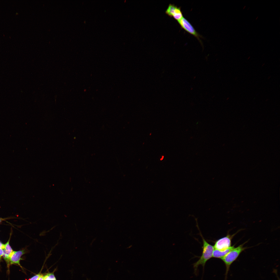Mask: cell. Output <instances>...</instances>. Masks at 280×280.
<instances>
[{"instance_id":"obj_7","label":"cell","mask_w":280,"mask_h":280,"mask_svg":"<svg viewBox=\"0 0 280 280\" xmlns=\"http://www.w3.org/2000/svg\"><path fill=\"white\" fill-rule=\"evenodd\" d=\"M234 246V245L231 246L226 250L223 251H220L214 249L212 257L221 259L229 251L234 248L235 247Z\"/></svg>"},{"instance_id":"obj_16","label":"cell","mask_w":280,"mask_h":280,"mask_svg":"<svg viewBox=\"0 0 280 280\" xmlns=\"http://www.w3.org/2000/svg\"><path fill=\"white\" fill-rule=\"evenodd\" d=\"M270 78V76H269V78H268V79H269V78Z\"/></svg>"},{"instance_id":"obj_5","label":"cell","mask_w":280,"mask_h":280,"mask_svg":"<svg viewBox=\"0 0 280 280\" xmlns=\"http://www.w3.org/2000/svg\"><path fill=\"white\" fill-rule=\"evenodd\" d=\"M165 12L169 16L173 17L177 21L180 20L183 17L180 8L178 7L173 4L169 5Z\"/></svg>"},{"instance_id":"obj_15","label":"cell","mask_w":280,"mask_h":280,"mask_svg":"<svg viewBox=\"0 0 280 280\" xmlns=\"http://www.w3.org/2000/svg\"><path fill=\"white\" fill-rule=\"evenodd\" d=\"M264 65V64H263L262 65V66H263V65Z\"/></svg>"},{"instance_id":"obj_11","label":"cell","mask_w":280,"mask_h":280,"mask_svg":"<svg viewBox=\"0 0 280 280\" xmlns=\"http://www.w3.org/2000/svg\"><path fill=\"white\" fill-rule=\"evenodd\" d=\"M3 254V249L0 248V258L2 256Z\"/></svg>"},{"instance_id":"obj_9","label":"cell","mask_w":280,"mask_h":280,"mask_svg":"<svg viewBox=\"0 0 280 280\" xmlns=\"http://www.w3.org/2000/svg\"><path fill=\"white\" fill-rule=\"evenodd\" d=\"M41 274L39 273L37 274L29 279L28 280H38Z\"/></svg>"},{"instance_id":"obj_12","label":"cell","mask_w":280,"mask_h":280,"mask_svg":"<svg viewBox=\"0 0 280 280\" xmlns=\"http://www.w3.org/2000/svg\"><path fill=\"white\" fill-rule=\"evenodd\" d=\"M164 157V156H162V158H161V159H160V160H163V157Z\"/></svg>"},{"instance_id":"obj_8","label":"cell","mask_w":280,"mask_h":280,"mask_svg":"<svg viewBox=\"0 0 280 280\" xmlns=\"http://www.w3.org/2000/svg\"><path fill=\"white\" fill-rule=\"evenodd\" d=\"M44 280H56L54 274L53 273L47 274L44 276Z\"/></svg>"},{"instance_id":"obj_3","label":"cell","mask_w":280,"mask_h":280,"mask_svg":"<svg viewBox=\"0 0 280 280\" xmlns=\"http://www.w3.org/2000/svg\"><path fill=\"white\" fill-rule=\"evenodd\" d=\"M233 235L229 234L216 240L213 246L214 249L223 251L229 248L231 246V240Z\"/></svg>"},{"instance_id":"obj_1","label":"cell","mask_w":280,"mask_h":280,"mask_svg":"<svg viewBox=\"0 0 280 280\" xmlns=\"http://www.w3.org/2000/svg\"><path fill=\"white\" fill-rule=\"evenodd\" d=\"M200 235L203 241L202 251L201 256L199 260L193 264L195 273H197L199 265H201L204 268L206 262L212 257L214 250L213 246L208 243L201 234Z\"/></svg>"},{"instance_id":"obj_6","label":"cell","mask_w":280,"mask_h":280,"mask_svg":"<svg viewBox=\"0 0 280 280\" xmlns=\"http://www.w3.org/2000/svg\"><path fill=\"white\" fill-rule=\"evenodd\" d=\"M26 253L25 249L17 251H13L10 254L9 258L10 264H17L22 268L20 263L22 259L21 257Z\"/></svg>"},{"instance_id":"obj_4","label":"cell","mask_w":280,"mask_h":280,"mask_svg":"<svg viewBox=\"0 0 280 280\" xmlns=\"http://www.w3.org/2000/svg\"><path fill=\"white\" fill-rule=\"evenodd\" d=\"M178 21L183 29L189 33L194 36L198 40L199 39L200 36L190 23L185 18L183 17Z\"/></svg>"},{"instance_id":"obj_17","label":"cell","mask_w":280,"mask_h":280,"mask_svg":"<svg viewBox=\"0 0 280 280\" xmlns=\"http://www.w3.org/2000/svg\"><path fill=\"white\" fill-rule=\"evenodd\" d=\"M258 17H257V18H256V19H257V18H258Z\"/></svg>"},{"instance_id":"obj_14","label":"cell","mask_w":280,"mask_h":280,"mask_svg":"<svg viewBox=\"0 0 280 280\" xmlns=\"http://www.w3.org/2000/svg\"><path fill=\"white\" fill-rule=\"evenodd\" d=\"M250 57H248V59H250Z\"/></svg>"},{"instance_id":"obj_13","label":"cell","mask_w":280,"mask_h":280,"mask_svg":"<svg viewBox=\"0 0 280 280\" xmlns=\"http://www.w3.org/2000/svg\"><path fill=\"white\" fill-rule=\"evenodd\" d=\"M2 219L0 218V223L2 221Z\"/></svg>"},{"instance_id":"obj_2","label":"cell","mask_w":280,"mask_h":280,"mask_svg":"<svg viewBox=\"0 0 280 280\" xmlns=\"http://www.w3.org/2000/svg\"><path fill=\"white\" fill-rule=\"evenodd\" d=\"M246 248V247H243V244L240 245L237 247H234L221 259L226 266V277L230 265L237 259L240 254Z\"/></svg>"},{"instance_id":"obj_10","label":"cell","mask_w":280,"mask_h":280,"mask_svg":"<svg viewBox=\"0 0 280 280\" xmlns=\"http://www.w3.org/2000/svg\"><path fill=\"white\" fill-rule=\"evenodd\" d=\"M44 276L43 274H41L38 280H44Z\"/></svg>"}]
</instances>
